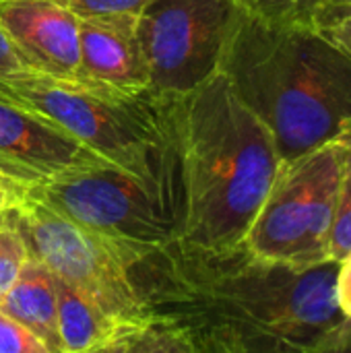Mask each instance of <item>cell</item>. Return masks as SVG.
Here are the masks:
<instances>
[{
  "instance_id": "1",
  "label": "cell",
  "mask_w": 351,
  "mask_h": 353,
  "mask_svg": "<svg viewBox=\"0 0 351 353\" xmlns=\"http://www.w3.org/2000/svg\"><path fill=\"white\" fill-rule=\"evenodd\" d=\"M337 263L292 265L244 244L205 254L178 242L134 267L155 323L143 352L333 353L345 323Z\"/></svg>"
},
{
  "instance_id": "2",
  "label": "cell",
  "mask_w": 351,
  "mask_h": 353,
  "mask_svg": "<svg viewBox=\"0 0 351 353\" xmlns=\"http://www.w3.org/2000/svg\"><path fill=\"white\" fill-rule=\"evenodd\" d=\"M182 215L178 244L219 254L244 244L281 165L275 139L217 70L170 97Z\"/></svg>"
},
{
  "instance_id": "3",
  "label": "cell",
  "mask_w": 351,
  "mask_h": 353,
  "mask_svg": "<svg viewBox=\"0 0 351 353\" xmlns=\"http://www.w3.org/2000/svg\"><path fill=\"white\" fill-rule=\"evenodd\" d=\"M219 72L269 128L281 161L337 139L351 122V60L314 27L238 10Z\"/></svg>"
},
{
  "instance_id": "4",
  "label": "cell",
  "mask_w": 351,
  "mask_h": 353,
  "mask_svg": "<svg viewBox=\"0 0 351 353\" xmlns=\"http://www.w3.org/2000/svg\"><path fill=\"white\" fill-rule=\"evenodd\" d=\"M0 99L50 120L118 168L153 174L174 153L170 97L128 93L85 77L0 74Z\"/></svg>"
},
{
  "instance_id": "5",
  "label": "cell",
  "mask_w": 351,
  "mask_h": 353,
  "mask_svg": "<svg viewBox=\"0 0 351 353\" xmlns=\"http://www.w3.org/2000/svg\"><path fill=\"white\" fill-rule=\"evenodd\" d=\"M31 192L66 219L116 242L137 265L178 242L182 215L178 153L153 174L110 163L41 180Z\"/></svg>"
},
{
  "instance_id": "6",
  "label": "cell",
  "mask_w": 351,
  "mask_h": 353,
  "mask_svg": "<svg viewBox=\"0 0 351 353\" xmlns=\"http://www.w3.org/2000/svg\"><path fill=\"white\" fill-rule=\"evenodd\" d=\"M29 254L93 302L122 333L118 352H143L155 316L137 279V261L110 238L87 230L31 190L10 209Z\"/></svg>"
},
{
  "instance_id": "7",
  "label": "cell",
  "mask_w": 351,
  "mask_h": 353,
  "mask_svg": "<svg viewBox=\"0 0 351 353\" xmlns=\"http://www.w3.org/2000/svg\"><path fill=\"white\" fill-rule=\"evenodd\" d=\"M339 174V139L281 161L244 246L257 256L292 265L331 261L329 238L337 207Z\"/></svg>"
},
{
  "instance_id": "8",
  "label": "cell",
  "mask_w": 351,
  "mask_h": 353,
  "mask_svg": "<svg viewBox=\"0 0 351 353\" xmlns=\"http://www.w3.org/2000/svg\"><path fill=\"white\" fill-rule=\"evenodd\" d=\"M238 10L234 0H149L137 37L151 91L178 97L213 77Z\"/></svg>"
},
{
  "instance_id": "9",
  "label": "cell",
  "mask_w": 351,
  "mask_h": 353,
  "mask_svg": "<svg viewBox=\"0 0 351 353\" xmlns=\"http://www.w3.org/2000/svg\"><path fill=\"white\" fill-rule=\"evenodd\" d=\"M0 29L29 70L79 77V19L56 0H0Z\"/></svg>"
},
{
  "instance_id": "10",
  "label": "cell",
  "mask_w": 351,
  "mask_h": 353,
  "mask_svg": "<svg viewBox=\"0 0 351 353\" xmlns=\"http://www.w3.org/2000/svg\"><path fill=\"white\" fill-rule=\"evenodd\" d=\"M0 155L39 180L112 163L58 124L4 99H0Z\"/></svg>"
},
{
  "instance_id": "11",
  "label": "cell",
  "mask_w": 351,
  "mask_h": 353,
  "mask_svg": "<svg viewBox=\"0 0 351 353\" xmlns=\"http://www.w3.org/2000/svg\"><path fill=\"white\" fill-rule=\"evenodd\" d=\"M137 23L139 17L79 21V77L128 93L151 89Z\"/></svg>"
},
{
  "instance_id": "12",
  "label": "cell",
  "mask_w": 351,
  "mask_h": 353,
  "mask_svg": "<svg viewBox=\"0 0 351 353\" xmlns=\"http://www.w3.org/2000/svg\"><path fill=\"white\" fill-rule=\"evenodd\" d=\"M0 310L35 335L48 352L62 353L54 275L37 256H27L14 283L2 298Z\"/></svg>"
},
{
  "instance_id": "13",
  "label": "cell",
  "mask_w": 351,
  "mask_h": 353,
  "mask_svg": "<svg viewBox=\"0 0 351 353\" xmlns=\"http://www.w3.org/2000/svg\"><path fill=\"white\" fill-rule=\"evenodd\" d=\"M54 285L62 353L118 352L122 339L120 329L58 275H54Z\"/></svg>"
},
{
  "instance_id": "14",
  "label": "cell",
  "mask_w": 351,
  "mask_h": 353,
  "mask_svg": "<svg viewBox=\"0 0 351 353\" xmlns=\"http://www.w3.org/2000/svg\"><path fill=\"white\" fill-rule=\"evenodd\" d=\"M341 143V174L337 188V207L329 238V259L339 263L351 252V122L337 134Z\"/></svg>"
},
{
  "instance_id": "15",
  "label": "cell",
  "mask_w": 351,
  "mask_h": 353,
  "mask_svg": "<svg viewBox=\"0 0 351 353\" xmlns=\"http://www.w3.org/2000/svg\"><path fill=\"white\" fill-rule=\"evenodd\" d=\"M240 10L279 25L314 27L327 0H234Z\"/></svg>"
},
{
  "instance_id": "16",
  "label": "cell",
  "mask_w": 351,
  "mask_h": 353,
  "mask_svg": "<svg viewBox=\"0 0 351 353\" xmlns=\"http://www.w3.org/2000/svg\"><path fill=\"white\" fill-rule=\"evenodd\" d=\"M27 256L29 248L12 221L0 225V302L14 283Z\"/></svg>"
},
{
  "instance_id": "17",
  "label": "cell",
  "mask_w": 351,
  "mask_h": 353,
  "mask_svg": "<svg viewBox=\"0 0 351 353\" xmlns=\"http://www.w3.org/2000/svg\"><path fill=\"white\" fill-rule=\"evenodd\" d=\"M68 8L79 21L83 19H116L141 17L149 0H56Z\"/></svg>"
},
{
  "instance_id": "18",
  "label": "cell",
  "mask_w": 351,
  "mask_h": 353,
  "mask_svg": "<svg viewBox=\"0 0 351 353\" xmlns=\"http://www.w3.org/2000/svg\"><path fill=\"white\" fill-rule=\"evenodd\" d=\"M314 29L331 39L351 60V2L327 0Z\"/></svg>"
},
{
  "instance_id": "19",
  "label": "cell",
  "mask_w": 351,
  "mask_h": 353,
  "mask_svg": "<svg viewBox=\"0 0 351 353\" xmlns=\"http://www.w3.org/2000/svg\"><path fill=\"white\" fill-rule=\"evenodd\" d=\"M0 353H50L48 347L0 310Z\"/></svg>"
},
{
  "instance_id": "20",
  "label": "cell",
  "mask_w": 351,
  "mask_h": 353,
  "mask_svg": "<svg viewBox=\"0 0 351 353\" xmlns=\"http://www.w3.org/2000/svg\"><path fill=\"white\" fill-rule=\"evenodd\" d=\"M335 302L345 321H351V252L337 263Z\"/></svg>"
},
{
  "instance_id": "21",
  "label": "cell",
  "mask_w": 351,
  "mask_h": 353,
  "mask_svg": "<svg viewBox=\"0 0 351 353\" xmlns=\"http://www.w3.org/2000/svg\"><path fill=\"white\" fill-rule=\"evenodd\" d=\"M33 186L29 184H23L10 176H4L0 174V209H12Z\"/></svg>"
},
{
  "instance_id": "22",
  "label": "cell",
  "mask_w": 351,
  "mask_h": 353,
  "mask_svg": "<svg viewBox=\"0 0 351 353\" xmlns=\"http://www.w3.org/2000/svg\"><path fill=\"white\" fill-rule=\"evenodd\" d=\"M19 70H29V68L19 56V52L14 50V46L10 43V39L0 29V74H10Z\"/></svg>"
},
{
  "instance_id": "23",
  "label": "cell",
  "mask_w": 351,
  "mask_h": 353,
  "mask_svg": "<svg viewBox=\"0 0 351 353\" xmlns=\"http://www.w3.org/2000/svg\"><path fill=\"white\" fill-rule=\"evenodd\" d=\"M0 174L10 176V178L19 180V182H23V184H29V186H35V184H39V182H41L37 176H33V174H31V172H27L25 168L17 165L14 161L6 159L4 155H0Z\"/></svg>"
},
{
  "instance_id": "24",
  "label": "cell",
  "mask_w": 351,
  "mask_h": 353,
  "mask_svg": "<svg viewBox=\"0 0 351 353\" xmlns=\"http://www.w3.org/2000/svg\"><path fill=\"white\" fill-rule=\"evenodd\" d=\"M333 353H351V321L343 323V327H341V331L337 335Z\"/></svg>"
},
{
  "instance_id": "25",
  "label": "cell",
  "mask_w": 351,
  "mask_h": 353,
  "mask_svg": "<svg viewBox=\"0 0 351 353\" xmlns=\"http://www.w3.org/2000/svg\"><path fill=\"white\" fill-rule=\"evenodd\" d=\"M10 221V209H0V225H4V223H8Z\"/></svg>"
},
{
  "instance_id": "26",
  "label": "cell",
  "mask_w": 351,
  "mask_h": 353,
  "mask_svg": "<svg viewBox=\"0 0 351 353\" xmlns=\"http://www.w3.org/2000/svg\"><path fill=\"white\" fill-rule=\"evenodd\" d=\"M343 2H351V0H343Z\"/></svg>"
}]
</instances>
